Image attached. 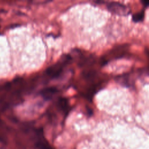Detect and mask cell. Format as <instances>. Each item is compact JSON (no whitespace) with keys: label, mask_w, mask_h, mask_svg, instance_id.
Wrapping results in <instances>:
<instances>
[{"label":"cell","mask_w":149,"mask_h":149,"mask_svg":"<svg viewBox=\"0 0 149 149\" xmlns=\"http://www.w3.org/2000/svg\"><path fill=\"white\" fill-rule=\"evenodd\" d=\"M40 139L37 142V146L40 149H52L50 146L46 142L45 139H44L41 136V132L39 136Z\"/></svg>","instance_id":"cell-5"},{"label":"cell","mask_w":149,"mask_h":149,"mask_svg":"<svg viewBox=\"0 0 149 149\" xmlns=\"http://www.w3.org/2000/svg\"><path fill=\"white\" fill-rule=\"evenodd\" d=\"M142 3H143V5L145 6H147L149 5V1H146V0L145 1H143Z\"/></svg>","instance_id":"cell-7"},{"label":"cell","mask_w":149,"mask_h":149,"mask_svg":"<svg viewBox=\"0 0 149 149\" xmlns=\"http://www.w3.org/2000/svg\"><path fill=\"white\" fill-rule=\"evenodd\" d=\"M70 61V56H64L56 63L49 66L46 69L45 76L47 79H53L59 77L61 73L63 72V69L66 65L68 64Z\"/></svg>","instance_id":"cell-1"},{"label":"cell","mask_w":149,"mask_h":149,"mask_svg":"<svg viewBox=\"0 0 149 149\" xmlns=\"http://www.w3.org/2000/svg\"><path fill=\"white\" fill-rule=\"evenodd\" d=\"M57 91L58 90L56 87H49L42 89L40 92V94L43 98L46 100H49L54 97V95L57 93Z\"/></svg>","instance_id":"cell-4"},{"label":"cell","mask_w":149,"mask_h":149,"mask_svg":"<svg viewBox=\"0 0 149 149\" xmlns=\"http://www.w3.org/2000/svg\"><path fill=\"white\" fill-rule=\"evenodd\" d=\"M127 47L126 45L117 47L113 49H112L109 52L105 55L102 60L103 64H106L111 59H116L122 56L125 54L127 51Z\"/></svg>","instance_id":"cell-2"},{"label":"cell","mask_w":149,"mask_h":149,"mask_svg":"<svg viewBox=\"0 0 149 149\" xmlns=\"http://www.w3.org/2000/svg\"><path fill=\"white\" fill-rule=\"evenodd\" d=\"M144 16V12L143 10L134 14L132 16V19L134 22H139L143 20Z\"/></svg>","instance_id":"cell-6"},{"label":"cell","mask_w":149,"mask_h":149,"mask_svg":"<svg viewBox=\"0 0 149 149\" xmlns=\"http://www.w3.org/2000/svg\"><path fill=\"white\" fill-rule=\"evenodd\" d=\"M108 9L111 12L118 15H126L127 13V8L126 6L116 2H111L107 5Z\"/></svg>","instance_id":"cell-3"}]
</instances>
